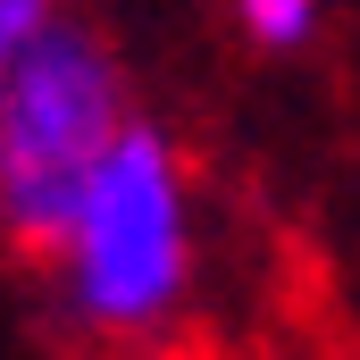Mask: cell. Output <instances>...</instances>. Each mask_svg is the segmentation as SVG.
<instances>
[{
  "label": "cell",
  "mask_w": 360,
  "mask_h": 360,
  "mask_svg": "<svg viewBox=\"0 0 360 360\" xmlns=\"http://www.w3.org/2000/svg\"><path fill=\"white\" fill-rule=\"evenodd\" d=\"M126 101L117 68L84 25H42L25 51H8V84H0V218L8 235L51 260V243L76 218V193L101 168V151L126 134Z\"/></svg>",
  "instance_id": "obj_2"
},
{
  "label": "cell",
  "mask_w": 360,
  "mask_h": 360,
  "mask_svg": "<svg viewBox=\"0 0 360 360\" xmlns=\"http://www.w3.org/2000/svg\"><path fill=\"white\" fill-rule=\"evenodd\" d=\"M42 25H51V0H0V59H8V51H25Z\"/></svg>",
  "instance_id": "obj_4"
},
{
  "label": "cell",
  "mask_w": 360,
  "mask_h": 360,
  "mask_svg": "<svg viewBox=\"0 0 360 360\" xmlns=\"http://www.w3.org/2000/svg\"><path fill=\"white\" fill-rule=\"evenodd\" d=\"M235 17H243V34L260 51H293V42H310L319 0H235Z\"/></svg>",
  "instance_id": "obj_3"
},
{
  "label": "cell",
  "mask_w": 360,
  "mask_h": 360,
  "mask_svg": "<svg viewBox=\"0 0 360 360\" xmlns=\"http://www.w3.org/2000/svg\"><path fill=\"white\" fill-rule=\"evenodd\" d=\"M59 310L92 344H151L193 293V201L160 126H126L51 243Z\"/></svg>",
  "instance_id": "obj_1"
}]
</instances>
